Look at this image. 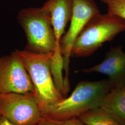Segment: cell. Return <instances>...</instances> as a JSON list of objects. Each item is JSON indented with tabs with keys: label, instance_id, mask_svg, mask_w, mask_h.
<instances>
[{
	"label": "cell",
	"instance_id": "1",
	"mask_svg": "<svg viewBox=\"0 0 125 125\" xmlns=\"http://www.w3.org/2000/svg\"><path fill=\"white\" fill-rule=\"evenodd\" d=\"M113 89L108 79L82 81L69 97L44 109L42 116L55 120L79 118L86 112L98 107L104 97Z\"/></svg>",
	"mask_w": 125,
	"mask_h": 125
},
{
	"label": "cell",
	"instance_id": "2",
	"mask_svg": "<svg viewBox=\"0 0 125 125\" xmlns=\"http://www.w3.org/2000/svg\"><path fill=\"white\" fill-rule=\"evenodd\" d=\"M125 31V20L111 13H99L90 20L77 36L72 47L71 58L92 55L106 42Z\"/></svg>",
	"mask_w": 125,
	"mask_h": 125
},
{
	"label": "cell",
	"instance_id": "3",
	"mask_svg": "<svg viewBox=\"0 0 125 125\" xmlns=\"http://www.w3.org/2000/svg\"><path fill=\"white\" fill-rule=\"evenodd\" d=\"M34 86V95L41 111L65 97L56 87L51 71L53 53H37L17 50Z\"/></svg>",
	"mask_w": 125,
	"mask_h": 125
},
{
	"label": "cell",
	"instance_id": "4",
	"mask_svg": "<svg viewBox=\"0 0 125 125\" xmlns=\"http://www.w3.org/2000/svg\"><path fill=\"white\" fill-rule=\"evenodd\" d=\"M17 19L27 37L25 49L37 53L53 52L56 40L49 13L41 8L21 9Z\"/></svg>",
	"mask_w": 125,
	"mask_h": 125
},
{
	"label": "cell",
	"instance_id": "5",
	"mask_svg": "<svg viewBox=\"0 0 125 125\" xmlns=\"http://www.w3.org/2000/svg\"><path fill=\"white\" fill-rule=\"evenodd\" d=\"M72 5L70 27L62 36L60 42L63 63L64 92L66 94L70 90L69 71L73 45L86 24L95 16L100 13L95 0H72Z\"/></svg>",
	"mask_w": 125,
	"mask_h": 125
},
{
	"label": "cell",
	"instance_id": "6",
	"mask_svg": "<svg viewBox=\"0 0 125 125\" xmlns=\"http://www.w3.org/2000/svg\"><path fill=\"white\" fill-rule=\"evenodd\" d=\"M0 116L15 125H36L42 117L31 92L0 94Z\"/></svg>",
	"mask_w": 125,
	"mask_h": 125
},
{
	"label": "cell",
	"instance_id": "7",
	"mask_svg": "<svg viewBox=\"0 0 125 125\" xmlns=\"http://www.w3.org/2000/svg\"><path fill=\"white\" fill-rule=\"evenodd\" d=\"M34 91L31 77L17 50L0 57V94Z\"/></svg>",
	"mask_w": 125,
	"mask_h": 125
},
{
	"label": "cell",
	"instance_id": "8",
	"mask_svg": "<svg viewBox=\"0 0 125 125\" xmlns=\"http://www.w3.org/2000/svg\"><path fill=\"white\" fill-rule=\"evenodd\" d=\"M99 73L106 75L114 89L125 85V52L121 45L111 47L102 62L89 68L77 70L75 72Z\"/></svg>",
	"mask_w": 125,
	"mask_h": 125
},
{
	"label": "cell",
	"instance_id": "9",
	"mask_svg": "<svg viewBox=\"0 0 125 125\" xmlns=\"http://www.w3.org/2000/svg\"><path fill=\"white\" fill-rule=\"evenodd\" d=\"M72 0H48L41 7L50 15L56 40L55 48H60V40L72 18Z\"/></svg>",
	"mask_w": 125,
	"mask_h": 125
},
{
	"label": "cell",
	"instance_id": "10",
	"mask_svg": "<svg viewBox=\"0 0 125 125\" xmlns=\"http://www.w3.org/2000/svg\"><path fill=\"white\" fill-rule=\"evenodd\" d=\"M98 107L121 124L125 125V85L113 89L104 97Z\"/></svg>",
	"mask_w": 125,
	"mask_h": 125
},
{
	"label": "cell",
	"instance_id": "11",
	"mask_svg": "<svg viewBox=\"0 0 125 125\" xmlns=\"http://www.w3.org/2000/svg\"><path fill=\"white\" fill-rule=\"evenodd\" d=\"M79 118L87 125H122L99 107L86 112Z\"/></svg>",
	"mask_w": 125,
	"mask_h": 125
},
{
	"label": "cell",
	"instance_id": "12",
	"mask_svg": "<svg viewBox=\"0 0 125 125\" xmlns=\"http://www.w3.org/2000/svg\"><path fill=\"white\" fill-rule=\"evenodd\" d=\"M107 7V13L125 20V0H100Z\"/></svg>",
	"mask_w": 125,
	"mask_h": 125
},
{
	"label": "cell",
	"instance_id": "13",
	"mask_svg": "<svg viewBox=\"0 0 125 125\" xmlns=\"http://www.w3.org/2000/svg\"><path fill=\"white\" fill-rule=\"evenodd\" d=\"M36 125H87L79 118L55 120L42 117Z\"/></svg>",
	"mask_w": 125,
	"mask_h": 125
},
{
	"label": "cell",
	"instance_id": "14",
	"mask_svg": "<svg viewBox=\"0 0 125 125\" xmlns=\"http://www.w3.org/2000/svg\"><path fill=\"white\" fill-rule=\"evenodd\" d=\"M0 125H15L7 119L0 116Z\"/></svg>",
	"mask_w": 125,
	"mask_h": 125
}]
</instances>
